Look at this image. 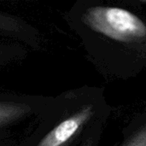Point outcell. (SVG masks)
Wrapping results in <instances>:
<instances>
[{
  "instance_id": "1",
  "label": "cell",
  "mask_w": 146,
  "mask_h": 146,
  "mask_svg": "<svg viewBox=\"0 0 146 146\" xmlns=\"http://www.w3.org/2000/svg\"><path fill=\"white\" fill-rule=\"evenodd\" d=\"M83 22L93 31L123 43L146 38V24L128 10L109 6H96L86 10Z\"/></svg>"
},
{
  "instance_id": "2",
  "label": "cell",
  "mask_w": 146,
  "mask_h": 146,
  "mask_svg": "<svg viewBox=\"0 0 146 146\" xmlns=\"http://www.w3.org/2000/svg\"><path fill=\"white\" fill-rule=\"evenodd\" d=\"M94 114L95 110L92 104L82 107L52 129L38 146H67L90 121Z\"/></svg>"
},
{
  "instance_id": "3",
  "label": "cell",
  "mask_w": 146,
  "mask_h": 146,
  "mask_svg": "<svg viewBox=\"0 0 146 146\" xmlns=\"http://www.w3.org/2000/svg\"><path fill=\"white\" fill-rule=\"evenodd\" d=\"M31 108L22 104L0 103V127L27 115Z\"/></svg>"
},
{
  "instance_id": "4",
  "label": "cell",
  "mask_w": 146,
  "mask_h": 146,
  "mask_svg": "<svg viewBox=\"0 0 146 146\" xmlns=\"http://www.w3.org/2000/svg\"><path fill=\"white\" fill-rule=\"evenodd\" d=\"M124 146H146V123L133 133Z\"/></svg>"
},
{
  "instance_id": "5",
  "label": "cell",
  "mask_w": 146,
  "mask_h": 146,
  "mask_svg": "<svg viewBox=\"0 0 146 146\" xmlns=\"http://www.w3.org/2000/svg\"><path fill=\"white\" fill-rule=\"evenodd\" d=\"M0 29L15 31L19 29V24L14 18L0 14Z\"/></svg>"
},
{
  "instance_id": "6",
  "label": "cell",
  "mask_w": 146,
  "mask_h": 146,
  "mask_svg": "<svg viewBox=\"0 0 146 146\" xmlns=\"http://www.w3.org/2000/svg\"><path fill=\"white\" fill-rule=\"evenodd\" d=\"M95 145V142H94V138L91 137L88 138L86 140H85V142L82 144L81 146H94Z\"/></svg>"
},
{
  "instance_id": "7",
  "label": "cell",
  "mask_w": 146,
  "mask_h": 146,
  "mask_svg": "<svg viewBox=\"0 0 146 146\" xmlns=\"http://www.w3.org/2000/svg\"><path fill=\"white\" fill-rule=\"evenodd\" d=\"M140 2H141L142 3H144V4H145L146 5V0H141Z\"/></svg>"
}]
</instances>
